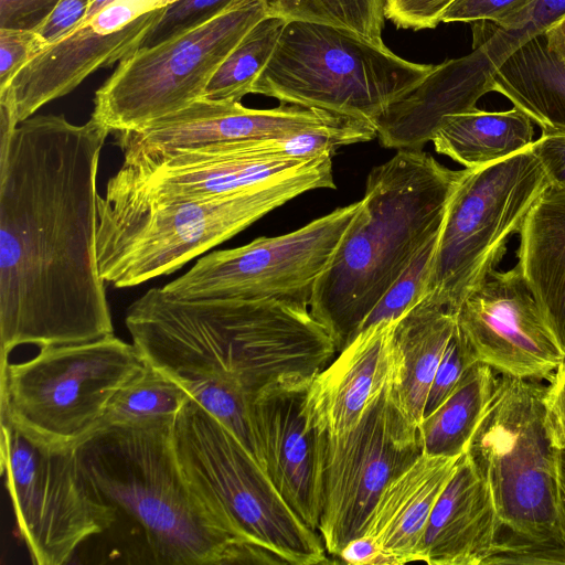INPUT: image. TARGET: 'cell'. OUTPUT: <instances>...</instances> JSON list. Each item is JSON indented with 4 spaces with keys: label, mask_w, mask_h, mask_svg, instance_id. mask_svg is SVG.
I'll return each mask as SVG.
<instances>
[{
    "label": "cell",
    "mask_w": 565,
    "mask_h": 565,
    "mask_svg": "<svg viewBox=\"0 0 565 565\" xmlns=\"http://www.w3.org/2000/svg\"><path fill=\"white\" fill-rule=\"evenodd\" d=\"M171 438L191 491L232 537L287 564L329 562L320 534L294 512L237 437L194 399L177 415Z\"/></svg>",
    "instance_id": "6"
},
{
    "label": "cell",
    "mask_w": 565,
    "mask_h": 565,
    "mask_svg": "<svg viewBox=\"0 0 565 565\" xmlns=\"http://www.w3.org/2000/svg\"><path fill=\"white\" fill-rule=\"evenodd\" d=\"M190 398L180 384L146 362L114 395L99 429L173 422Z\"/></svg>",
    "instance_id": "29"
},
{
    "label": "cell",
    "mask_w": 565,
    "mask_h": 565,
    "mask_svg": "<svg viewBox=\"0 0 565 565\" xmlns=\"http://www.w3.org/2000/svg\"><path fill=\"white\" fill-rule=\"evenodd\" d=\"M457 329L456 313L425 297L397 319L395 343L401 377L393 386L399 408L417 426L444 352Z\"/></svg>",
    "instance_id": "24"
},
{
    "label": "cell",
    "mask_w": 565,
    "mask_h": 565,
    "mask_svg": "<svg viewBox=\"0 0 565 565\" xmlns=\"http://www.w3.org/2000/svg\"><path fill=\"white\" fill-rule=\"evenodd\" d=\"M468 171L449 169L423 149H401L370 171L360 207L309 305L339 351L422 247L439 234Z\"/></svg>",
    "instance_id": "3"
},
{
    "label": "cell",
    "mask_w": 565,
    "mask_h": 565,
    "mask_svg": "<svg viewBox=\"0 0 565 565\" xmlns=\"http://www.w3.org/2000/svg\"><path fill=\"white\" fill-rule=\"evenodd\" d=\"M455 313L475 360L498 374L548 380L565 361L518 264L493 270Z\"/></svg>",
    "instance_id": "17"
},
{
    "label": "cell",
    "mask_w": 565,
    "mask_h": 565,
    "mask_svg": "<svg viewBox=\"0 0 565 565\" xmlns=\"http://www.w3.org/2000/svg\"><path fill=\"white\" fill-rule=\"evenodd\" d=\"M490 564H565V548L501 536L484 563Z\"/></svg>",
    "instance_id": "37"
},
{
    "label": "cell",
    "mask_w": 565,
    "mask_h": 565,
    "mask_svg": "<svg viewBox=\"0 0 565 565\" xmlns=\"http://www.w3.org/2000/svg\"><path fill=\"white\" fill-rule=\"evenodd\" d=\"M518 235L516 264L565 354V190L548 186Z\"/></svg>",
    "instance_id": "23"
},
{
    "label": "cell",
    "mask_w": 565,
    "mask_h": 565,
    "mask_svg": "<svg viewBox=\"0 0 565 565\" xmlns=\"http://www.w3.org/2000/svg\"><path fill=\"white\" fill-rule=\"evenodd\" d=\"M46 45L34 30L0 29V90Z\"/></svg>",
    "instance_id": "35"
},
{
    "label": "cell",
    "mask_w": 565,
    "mask_h": 565,
    "mask_svg": "<svg viewBox=\"0 0 565 565\" xmlns=\"http://www.w3.org/2000/svg\"><path fill=\"white\" fill-rule=\"evenodd\" d=\"M533 121L513 107L486 111L477 107L446 116L431 142L435 150L466 169H478L507 159L534 141Z\"/></svg>",
    "instance_id": "26"
},
{
    "label": "cell",
    "mask_w": 565,
    "mask_h": 565,
    "mask_svg": "<svg viewBox=\"0 0 565 565\" xmlns=\"http://www.w3.org/2000/svg\"><path fill=\"white\" fill-rule=\"evenodd\" d=\"M537 380L498 376L468 452L488 482L503 536L565 548L557 450L544 425Z\"/></svg>",
    "instance_id": "9"
},
{
    "label": "cell",
    "mask_w": 565,
    "mask_h": 565,
    "mask_svg": "<svg viewBox=\"0 0 565 565\" xmlns=\"http://www.w3.org/2000/svg\"><path fill=\"white\" fill-rule=\"evenodd\" d=\"M359 207L360 201L292 232L211 252L161 288L183 299L278 298L309 306L318 278Z\"/></svg>",
    "instance_id": "13"
},
{
    "label": "cell",
    "mask_w": 565,
    "mask_h": 565,
    "mask_svg": "<svg viewBox=\"0 0 565 565\" xmlns=\"http://www.w3.org/2000/svg\"><path fill=\"white\" fill-rule=\"evenodd\" d=\"M497 374L480 362L466 371L454 392L419 424L424 454L460 457L468 451L492 401Z\"/></svg>",
    "instance_id": "28"
},
{
    "label": "cell",
    "mask_w": 565,
    "mask_h": 565,
    "mask_svg": "<svg viewBox=\"0 0 565 565\" xmlns=\"http://www.w3.org/2000/svg\"><path fill=\"white\" fill-rule=\"evenodd\" d=\"M338 557L352 565H379L380 550L370 539L360 536L348 543Z\"/></svg>",
    "instance_id": "43"
},
{
    "label": "cell",
    "mask_w": 565,
    "mask_h": 565,
    "mask_svg": "<svg viewBox=\"0 0 565 565\" xmlns=\"http://www.w3.org/2000/svg\"><path fill=\"white\" fill-rule=\"evenodd\" d=\"M459 458L423 452L386 484L361 535L380 550L379 565L419 562L429 515Z\"/></svg>",
    "instance_id": "22"
},
{
    "label": "cell",
    "mask_w": 565,
    "mask_h": 565,
    "mask_svg": "<svg viewBox=\"0 0 565 565\" xmlns=\"http://www.w3.org/2000/svg\"><path fill=\"white\" fill-rule=\"evenodd\" d=\"M559 495L565 520V451L557 452Z\"/></svg>",
    "instance_id": "45"
},
{
    "label": "cell",
    "mask_w": 565,
    "mask_h": 565,
    "mask_svg": "<svg viewBox=\"0 0 565 565\" xmlns=\"http://www.w3.org/2000/svg\"><path fill=\"white\" fill-rule=\"evenodd\" d=\"M565 18V0H531L501 26L473 22L472 52L452 58V64L471 94L479 100L492 74L519 47L546 33Z\"/></svg>",
    "instance_id": "27"
},
{
    "label": "cell",
    "mask_w": 565,
    "mask_h": 565,
    "mask_svg": "<svg viewBox=\"0 0 565 565\" xmlns=\"http://www.w3.org/2000/svg\"><path fill=\"white\" fill-rule=\"evenodd\" d=\"M393 386L370 405L353 429L324 435L318 533L333 556L363 534L386 484L423 454L418 426L399 408Z\"/></svg>",
    "instance_id": "14"
},
{
    "label": "cell",
    "mask_w": 565,
    "mask_h": 565,
    "mask_svg": "<svg viewBox=\"0 0 565 565\" xmlns=\"http://www.w3.org/2000/svg\"><path fill=\"white\" fill-rule=\"evenodd\" d=\"M531 0H454L441 14V22L486 21L501 26Z\"/></svg>",
    "instance_id": "36"
},
{
    "label": "cell",
    "mask_w": 565,
    "mask_h": 565,
    "mask_svg": "<svg viewBox=\"0 0 565 565\" xmlns=\"http://www.w3.org/2000/svg\"><path fill=\"white\" fill-rule=\"evenodd\" d=\"M60 0H0V29L34 30Z\"/></svg>",
    "instance_id": "41"
},
{
    "label": "cell",
    "mask_w": 565,
    "mask_h": 565,
    "mask_svg": "<svg viewBox=\"0 0 565 565\" xmlns=\"http://www.w3.org/2000/svg\"><path fill=\"white\" fill-rule=\"evenodd\" d=\"M177 0H108L46 45L0 90V130L11 132L87 76L135 52L164 8Z\"/></svg>",
    "instance_id": "15"
},
{
    "label": "cell",
    "mask_w": 565,
    "mask_h": 565,
    "mask_svg": "<svg viewBox=\"0 0 565 565\" xmlns=\"http://www.w3.org/2000/svg\"><path fill=\"white\" fill-rule=\"evenodd\" d=\"M345 117L281 103L271 109H252L241 102L201 98L140 130L116 136L124 157H129L177 147L281 138L308 128L332 125Z\"/></svg>",
    "instance_id": "19"
},
{
    "label": "cell",
    "mask_w": 565,
    "mask_h": 565,
    "mask_svg": "<svg viewBox=\"0 0 565 565\" xmlns=\"http://www.w3.org/2000/svg\"><path fill=\"white\" fill-rule=\"evenodd\" d=\"M551 186L531 146L493 164L469 169L438 235L426 295L456 312L495 270L541 194Z\"/></svg>",
    "instance_id": "10"
},
{
    "label": "cell",
    "mask_w": 565,
    "mask_h": 565,
    "mask_svg": "<svg viewBox=\"0 0 565 565\" xmlns=\"http://www.w3.org/2000/svg\"><path fill=\"white\" fill-rule=\"evenodd\" d=\"M531 148L542 164L551 186L565 190V132H542Z\"/></svg>",
    "instance_id": "42"
},
{
    "label": "cell",
    "mask_w": 565,
    "mask_h": 565,
    "mask_svg": "<svg viewBox=\"0 0 565 565\" xmlns=\"http://www.w3.org/2000/svg\"><path fill=\"white\" fill-rule=\"evenodd\" d=\"M438 235L422 247L380 299L359 331L380 321L398 319L425 297Z\"/></svg>",
    "instance_id": "32"
},
{
    "label": "cell",
    "mask_w": 565,
    "mask_h": 565,
    "mask_svg": "<svg viewBox=\"0 0 565 565\" xmlns=\"http://www.w3.org/2000/svg\"><path fill=\"white\" fill-rule=\"evenodd\" d=\"M454 0H385V18L397 28L435 29Z\"/></svg>",
    "instance_id": "38"
},
{
    "label": "cell",
    "mask_w": 565,
    "mask_h": 565,
    "mask_svg": "<svg viewBox=\"0 0 565 565\" xmlns=\"http://www.w3.org/2000/svg\"><path fill=\"white\" fill-rule=\"evenodd\" d=\"M90 117L33 115L0 141L1 361L114 334L96 260L97 173L107 136Z\"/></svg>",
    "instance_id": "1"
},
{
    "label": "cell",
    "mask_w": 565,
    "mask_h": 565,
    "mask_svg": "<svg viewBox=\"0 0 565 565\" xmlns=\"http://www.w3.org/2000/svg\"><path fill=\"white\" fill-rule=\"evenodd\" d=\"M487 92L503 95L542 132H565V64L548 50L545 33L511 54L490 77Z\"/></svg>",
    "instance_id": "25"
},
{
    "label": "cell",
    "mask_w": 565,
    "mask_h": 565,
    "mask_svg": "<svg viewBox=\"0 0 565 565\" xmlns=\"http://www.w3.org/2000/svg\"><path fill=\"white\" fill-rule=\"evenodd\" d=\"M75 449L40 444L1 419V471L33 564L70 563L116 520L114 508L86 486Z\"/></svg>",
    "instance_id": "12"
},
{
    "label": "cell",
    "mask_w": 565,
    "mask_h": 565,
    "mask_svg": "<svg viewBox=\"0 0 565 565\" xmlns=\"http://www.w3.org/2000/svg\"><path fill=\"white\" fill-rule=\"evenodd\" d=\"M145 361L184 390L218 383L254 397L311 382L339 353L309 306L278 298H177L151 288L127 309Z\"/></svg>",
    "instance_id": "2"
},
{
    "label": "cell",
    "mask_w": 565,
    "mask_h": 565,
    "mask_svg": "<svg viewBox=\"0 0 565 565\" xmlns=\"http://www.w3.org/2000/svg\"><path fill=\"white\" fill-rule=\"evenodd\" d=\"M434 66L404 60L384 43L343 29L287 21L252 94L376 122Z\"/></svg>",
    "instance_id": "7"
},
{
    "label": "cell",
    "mask_w": 565,
    "mask_h": 565,
    "mask_svg": "<svg viewBox=\"0 0 565 565\" xmlns=\"http://www.w3.org/2000/svg\"><path fill=\"white\" fill-rule=\"evenodd\" d=\"M93 3L94 0H60L34 31L49 45L83 22L90 13Z\"/></svg>",
    "instance_id": "40"
},
{
    "label": "cell",
    "mask_w": 565,
    "mask_h": 565,
    "mask_svg": "<svg viewBox=\"0 0 565 565\" xmlns=\"http://www.w3.org/2000/svg\"><path fill=\"white\" fill-rule=\"evenodd\" d=\"M267 14L347 30L382 44L385 0H263Z\"/></svg>",
    "instance_id": "31"
},
{
    "label": "cell",
    "mask_w": 565,
    "mask_h": 565,
    "mask_svg": "<svg viewBox=\"0 0 565 565\" xmlns=\"http://www.w3.org/2000/svg\"><path fill=\"white\" fill-rule=\"evenodd\" d=\"M548 381L542 397L544 425L552 446L565 451V361Z\"/></svg>",
    "instance_id": "39"
},
{
    "label": "cell",
    "mask_w": 565,
    "mask_h": 565,
    "mask_svg": "<svg viewBox=\"0 0 565 565\" xmlns=\"http://www.w3.org/2000/svg\"><path fill=\"white\" fill-rule=\"evenodd\" d=\"M503 524L491 489L467 451L437 499L419 550L430 565H484Z\"/></svg>",
    "instance_id": "21"
},
{
    "label": "cell",
    "mask_w": 565,
    "mask_h": 565,
    "mask_svg": "<svg viewBox=\"0 0 565 565\" xmlns=\"http://www.w3.org/2000/svg\"><path fill=\"white\" fill-rule=\"evenodd\" d=\"M476 362L457 324L434 376L424 417L433 413L454 392L466 371Z\"/></svg>",
    "instance_id": "34"
},
{
    "label": "cell",
    "mask_w": 565,
    "mask_h": 565,
    "mask_svg": "<svg viewBox=\"0 0 565 565\" xmlns=\"http://www.w3.org/2000/svg\"><path fill=\"white\" fill-rule=\"evenodd\" d=\"M545 35L548 50L565 64V18L551 28Z\"/></svg>",
    "instance_id": "44"
},
{
    "label": "cell",
    "mask_w": 565,
    "mask_h": 565,
    "mask_svg": "<svg viewBox=\"0 0 565 565\" xmlns=\"http://www.w3.org/2000/svg\"><path fill=\"white\" fill-rule=\"evenodd\" d=\"M309 384L267 387L252 408L264 470L294 512L318 532L326 436L306 412Z\"/></svg>",
    "instance_id": "18"
},
{
    "label": "cell",
    "mask_w": 565,
    "mask_h": 565,
    "mask_svg": "<svg viewBox=\"0 0 565 565\" xmlns=\"http://www.w3.org/2000/svg\"><path fill=\"white\" fill-rule=\"evenodd\" d=\"M242 1L244 0H177L164 8L159 19L141 38L137 50L151 47L193 29Z\"/></svg>",
    "instance_id": "33"
},
{
    "label": "cell",
    "mask_w": 565,
    "mask_h": 565,
    "mask_svg": "<svg viewBox=\"0 0 565 565\" xmlns=\"http://www.w3.org/2000/svg\"><path fill=\"white\" fill-rule=\"evenodd\" d=\"M265 15L244 0L206 22L122 58L95 92L92 117L115 134L137 131L201 99L226 56Z\"/></svg>",
    "instance_id": "11"
},
{
    "label": "cell",
    "mask_w": 565,
    "mask_h": 565,
    "mask_svg": "<svg viewBox=\"0 0 565 565\" xmlns=\"http://www.w3.org/2000/svg\"><path fill=\"white\" fill-rule=\"evenodd\" d=\"M316 189H335L332 156L310 159L228 195L166 201L98 195L99 275L116 288L170 275L273 210Z\"/></svg>",
    "instance_id": "5"
},
{
    "label": "cell",
    "mask_w": 565,
    "mask_h": 565,
    "mask_svg": "<svg viewBox=\"0 0 565 565\" xmlns=\"http://www.w3.org/2000/svg\"><path fill=\"white\" fill-rule=\"evenodd\" d=\"M306 161L279 154L276 138L177 147L124 157L105 195L151 201L228 195Z\"/></svg>",
    "instance_id": "16"
},
{
    "label": "cell",
    "mask_w": 565,
    "mask_h": 565,
    "mask_svg": "<svg viewBox=\"0 0 565 565\" xmlns=\"http://www.w3.org/2000/svg\"><path fill=\"white\" fill-rule=\"evenodd\" d=\"M397 319L359 331L310 382L306 412L322 434L353 429L370 405L401 377L402 361L395 343Z\"/></svg>",
    "instance_id": "20"
},
{
    "label": "cell",
    "mask_w": 565,
    "mask_h": 565,
    "mask_svg": "<svg viewBox=\"0 0 565 565\" xmlns=\"http://www.w3.org/2000/svg\"><path fill=\"white\" fill-rule=\"evenodd\" d=\"M286 22L269 14L259 20L215 71L202 98L237 103L250 94L277 46Z\"/></svg>",
    "instance_id": "30"
},
{
    "label": "cell",
    "mask_w": 565,
    "mask_h": 565,
    "mask_svg": "<svg viewBox=\"0 0 565 565\" xmlns=\"http://www.w3.org/2000/svg\"><path fill=\"white\" fill-rule=\"evenodd\" d=\"M145 364L135 344L115 334L0 363L1 419L40 444L75 449L99 430L114 395Z\"/></svg>",
    "instance_id": "8"
},
{
    "label": "cell",
    "mask_w": 565,
    "mask_h": 565,
    "mask_svg": "<svg viewBox=\"0 0 565 565\" xmlns=\"http://www.w3.org/2000/svg\"><path fill=\"white\" fill-rule=\"evenodd\" d=\"M173 423L105 427L75 449L92 493L114 508L116 520L129 521L140 563L275 564L271 551L236 541L196 499L173 450Z\"/></svg>",
    "instance_id": "4"
}]
</instances>
